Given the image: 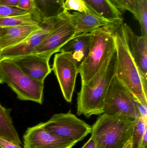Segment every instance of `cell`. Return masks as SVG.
<instances>
[{
	"label": "cell",
	"instance_id": "obj_18",
	"mask_svg": "<svg viewBox=\"0 0 147 148\" xmlns=\"http://www.w3.org/2000/svg\"><path fill=\"white\" fill-rule=\"evenodd\" d=\"M11 112V109L6 108L0 103V138L21 146L22 143L13 124Z\"/></svg>",
	"mask_w": 147,
	"mask_h": 148
},
{
	"label": "cell",
	"instance_id": "obj_11",
	"mask_svg": "<svg viewBox=\"0 0 147 148\" xmlns=\"http://www.w3.org/2000/svg\"><path fill=\"white\" fill-rule=\"evenodd\" d=\"M120 27L129 50L139 69L143 88L147 91V38L136 35L127 23L121 21Z\"/></svg>",
	"mask_w": 147,
	"mask_h": 148
},
{
	"label": "cell",
	"instance_id": "obj_6",
	"mask_svg": "<svg viewBox=\"0 0 147 148\" xmlns=\"http://www.w3.org/2000/svg\"><path fill=\"white\" fill-rule=\"evenodd\" d=\"M44 129L48 133L60 138L72 140L77 143L91 134V127L71 113L54 115L45 123Z\"/></svg>",
	"mask_w": 147,
	"mask_h": 148
},
{
	"label": "cell",
	"instance_id": "obj_12",
	"mask_svg": "<svg viewBox=\"0 0 147 148\" xmlns=\"http://www.w3.org/2000/svg\"><path fill=\"white\" fill-rule=\"evenodd\" d=\"M23 142L24 148H72L77 143L48 133L43 123L28 128L23 135Z\"/></svg>",
	"mask_w": 147,
	"mask_h": 148
},
{
	"label": "cell",
	"instance_id": "obj_8",
	"mask_svg": "<svg viewBox=\"0 0 147 148\" xmlns=\"http://www.w3.org/2000/svg\"><path fill=\"white\" fill-rule=\"evenodd\" d=\"M71 13L64 10L53 29L34 50L35 54L50 59L53 54L75 36Z\"/></svg>",
	"mask_w": 147,
	"mask_h": 148
},
{
	"label": "cell",
	"instance_id": "obj_27",
	"mask_svg": "<svg viewBox=\"0 0 147 148\" xmlns=\"http://www.w3.org/2000/svg\"><path fill=\"white\" fill-rule=\"evenodd\" d=\"M137 110L141 117L147 121V106H144L136 101Z\"/></svg>",
	"mask_w": 147,
	"mask_h": 148
},
{
	"label": "cell",
	"instance_id": "obj_26",
	"mask_svg": "<svg viewBox=\"0 0 147 148\" xmlns=\"http://www.w3.org/2000/svg\"><path fill=\"white\" fill-rule=\"evenodd\" d=\"M16 8L42 17L36 10L33 0H20Z\"/></svg>",
	"mask_w": 147,
	"mask_h": 148
},
{
	"label": "cell",
	"instance_id": "obj_24",
	"mask_svg": "<svg viewBox=\"0 0 147 148\" xmlns=\"http://www.w3.org/2000/svg\"><path fill=\"white\" fill-rule=\"evenodd\" d=\"M63 9L64 11L74 10L81 13L96 14L87 7L83 0H65Z\"/></svg>",
	"mask_w": 147,
	"mask_h": 148
},
{
	"label": "cell",
	"instance_id": "obj_17",
	"mask_svg": "<svg viewBox=\"0 0 147 148\" xmlns=\"http://www.w3.org/2000/svg\"><path fill=\"white\" fill-rule=\"evenodd\" d=\"M86 6L94 13L111 23L123 20L121 12L108 0H83Z\"/></svg>",
	"mask_w": 147,
	"mask_h": 148
},
{
	"label": "cell",
	"instance_id": "obj_21",
	"mask_svg": "<svg viewBox=\"0 0 147 148\" xmlns=\"http://www.w3.org/2000/svg\"><path fill=\"white\" fill-rule=\"evenodd\" d=\"M147 131V121L140 116L135 118L132 136V148H140L142 140Z\"/></svg>",
	"mask_w": 147,
	"mask_h": 148
},
{
	"label": "cell",
	"instance_id": "obj_32",
	"mask_svg": "<svg viewBox=\"0 0 147 148\" xmlns=\"http://www.w3.org/2000/svg\"><path fill=\"white\" fill-rule=\"evenodd\" d=\"M132 139L130 140L126 144V146H125L123 148H132Z\"/></svg>",
	"mask_w": 147,
	"mask_h": 148
},
{
	"label": "cell",
	"instance_id": "obj_2",
	"mask_svg": "<svg viewBox=\"0 0 147 148\" xmlns=\"http://www.w3.org/2000/svg\"><path fill=\"white\" fill-rule=\"evenodd\" d=\"M115 23L90 32L89 53L78 66L81 84H85L90 81L115 53L116 48L114 33Z\"/></svg>",
	"mask_w": 147,
	"mask_h": 148
},
{
	"label": "cell",
	"instance_id": "obj_20",
	"mask_svg": "<svg viewBox=\"0 0 147 148\" xmlns=\"http://www.w3.org/2000/svg\"><path fill=\"white\" fill-rule=\"evenodd\" d=\"M37 11L44 20L59 15L64 11L60 0H33Z\"/></svg>",
	"mask_w": 147,
	"mask_h": 148
},
{
	"label": "cell",
	"instance_id": "obj_9",
	"mask_svg": "<svg viewBox=\"0 0 147 148\" xmlns=\"http://www.w3.org/2000/svg\"><path fill=\"white\" fill-rule=\"evenodd\" d=\"M79 64L69 53L55 54L52 69L59 84L65 100L71 102L78 74Z\"/></svg>",
	"mask_w": 147,
	"mask_h": 148
},
{
	"label": "cell",
	"instance_id": "obj_33",
	"mask_svg": "<svg viewBox=\"0 0 147 148\" xmlns=\"http://www.w3.org/2000/svg\"><path fill=\"white\" fill-rule=\"evenodd\" d=\"M3 29H4V28L0 27V36L1 34L2 33L3 31ZM2 59L1 58V56H0V61Z\"/></svg>",
	"mask_w": 147,
	"mask_h": 148
},
{
	"label": "cell",
	"instance_id": "obj_29",
	"mask_svg": "<svg viewBox=\"0 0 147 148\" xmlns=\"http://www.w3.org/2000/svg\"><path fill=\"white\" fill-rule=\"evenodd\" d=\"M20 0H0V5L16 8Z\"/></svg>",
	"mask_w": 147,
	"mask_h": 148
},
{
	"label": "cell",
	"instance_id": "obj_25",
	"mask_svg": "<svg viewBox=\"0 0 147 148\" xmlns=\"http://www.w3.org/2000/svg\"><path fill=\"white\" fill-rule=\"evenodd\" d=\"M28 13V12L16 8L0 5V18L21 15Z\"/></svg>",
	"mask_w": 147,
	"mask_h": 148
},
{
	"label": "cell",
	"instance_id": "obj_10",
	"mask_svg": "<svg viewBox=\"0 0 147 148\" xmlns=\"http://www.w3.org/2000/svg\"><path fill=\"white\" fill-rule=\"evenodd\" d=\"M61 14L56 17L44 20L39 27L23 41L16 46L0 51V56L2 60L12 59L33 53L35 49L53 29Z\"/></svg>",
	"mask_w": 147,
	"mask_h": 148
},
{
	"label": "cell",
	"instance_id": "obj_23",
	"mask_svg": "<svg viewBox=\"0 0 147 148\" xmlns=\"http://www.w3.org/2000/svg\"><path fill=\"white\" fill-rule=\"evenodd\" d=\"M120 12L129 11L138 20L136 0H108Z\"/></svg>",
	"mask_w": 147,
	"mask_h": 148
},
{
	"label": "cell",
	"instance_id": "obj_3",
	"mask_svg": "<svg viewBox=\"0 0 147 148\" xmlns=\"http://www.w3.org/2000/svg\"><path fill=\"white\" fill-rule=\"evenodd\" d=\"M121 21L114 26L117 55L115 76L129 90L136 101L147 106V93L143 88L139 69L129 50L120 27Z\"/></svg>",
	"mask_w": 147,
	"mask_h": 148
},
{
	"label": "cell",
	"instance_id": "obj_36",
	"mask_svg": "<svg viewBox=\"0 0 147 148\" xmlns=\"http://www.w3.org/2000/svg\"><path fill=\"white\" fill-rule=\"evenodd\" d=\"M0 147H1V148H8L6 147H4V146H0Z\"/></svg>",
	"mask_w": 147,
	"mask_h": 148
},
{
	"label": "cell",
	"instance_id": "obj_13",
	"mask_svg": "<svg viewBox=\"0 0 147 148\" xmlns=\"http://www.w3.org/2000/svg\"><path fill=\"white\" fill-rule=\"evenodd\" d=\"M12 60L26 75L36 81L44 82L52 71L50 59L35 54L16 57Z\"/></svg>",
	"mask_w": 147,
	"mask_h": 148
},
{
	"label": "cell",
	"instance_id": "obj_15",
	"mask_svg": "<svg viewBox=\"0 0 147 148\" xmlns=\"http://www.w3.org/2000/svg\"><path fill=\"white\" fill-rule=\"evenodd\" d=\"M39 26H16L4 28L0 36V51L20 43Z\"/></svg>",
	"mask_w": 147,
	"mask_h": 148
},
{
	"label": "cell",
	"instance_id": "obj_22",
	"mask_svg": "<svg viewBox=\"0 0 147 148\" xmlns=\"http://www.w3.org/2000/svg\"><path fill=\"white\" fill-rule=\"evenodd\" d=\"M138 20L142 36L147 38V0H136Z\"/></svg>",
	"mask_w": 147,
	"mask_h": 148
},
{
	"label": "cell",
	"instance_id": "obj_31",
	"mask_svg": "<svg viewBox=\"0 0 147 148\" xmlns=\"http://www.w3.org/2000/svg\"><path fill=\"white\" fill-rule=\"evenodd\" d=\"M147 131L145 133L144 136L142 140L140 148H147Z\"/></svg>",
	"mask_w": 147,
	"mask_h": 148
},
{
	"label": "cell",
	"instance_id": "obj_35",
	"mask_svg": "<svg viewBox=\"0 0 147 148\" xmlns=\"http://www.w3.org/2000/svg\"><path fill=\"white\" fill-rule=\"evenodd\" d=\"M60 1H61V3H62V4H64V1L65 0H60Z\"/></svg>",
	"mask_w": 147,
	"mask_h": 148
},
{
	"label": "cell",
	"instance_id": "obj_16",
	"mask_svg": "<svg viewBox=\"0 0 147 148\" xmlns=\"http://www.w3.org/2000/svg\"><path fill=\"white\" fill-rule=\"evenodd\" d=\"M90 38V32L76 36L64 44L59 52L71 54L79 66L89 53Z\"/></svg>",
	"mask_w": 147,
	"mask_h": 148
},
{
	"label": "cell",
	"instance_id": "obj_34",
	"mask_svg": "<svg viewBox=\"0 0 147 148\" xmlns=\"http://www.w3.org/2000/svg\"><path fill=\"white\" fill-rule=\"evenodd\" d=\"M3 83H4V82H3V79L0 73V84Z\"/></svg>",
	"mask_w": 147,
	"mask_h": 148
},
{
	"label": "cell",
	"instance_id": "obj_30",
	"mask_svg": "<svg viewBox=\"0 0 147 148\" xmlns=\"http://www.w3.org/2000/svg\"><path fill=\"white\" fill-rule=\"evenodd\" d=\"M81 148H97V147L96 144L95 140L92 136H91L90 138L88 140V141Z\"/></svg>",
	"mask_w": 147,
	"mask_h": 148
},
{
	"label": "cell",
	"instance_id": "obj_28",
	"mask_svg": "<svg viewBox=\"0 0 147 148\" xmlns=\"http://www.w3.org/2000/svg\"><path fill=\"white\" fill-rule=\"evenodd\" d=\"M3 146L8 148H22L21 146L16 145L6 139L0 138V146Z\"/></svg>",
	"mask_w": 147,
	"mask_h": 148
},
{
	"label": "cell",
	"instance_id": "obj_14",
	"mask_svg": "<svg viewBox=\"0 0 147 148\" xmlns=\"http://www.w3.org/2000/svg\"><path fill=\"white\" fill-rule=\"evenodd\" d=\"M71 17L75 28V36L89 33L98 28L113 23L94 13L74 11L71 13Z\"/></svg>",
	"mask_w": 147,
	"mask_h": 148
},
{
	"label": "cell",
	"instance_id": "obj_19",
	"mask_svg": "<svg viewBox=\"0 0 147 148\" xmlns=\"http://www.w3.org/2000/svg\"><path fill=\"white\" fill-rule=\"evenodd\" d=\"M44 19L39 16L28 13L21 15L0 18V27L16 26H39Z\"/></svg>",
	"mask_w": 147,
	"mask_h": 148
},
{
	"label": "cell",
	"instance_id": "obj_1",
	"mask_svg": "<svg viewBox=\"0 0 147 148\" xmlns=\"http://www.w3.org/2000/svg\"><path fill=\"white\" fill-rule=\"evenodd\" d=\"M116 60L115 52L90 81L81 84L77 98V115H83L89 118L91 116L104 114L105 98L115 76Z\"/></svg>",
	"mask_w": 147,
	"mask_h": 148
},
{
	"label": "cell",
	"instance_id": "obj_4",
	"mask_svg": "<svg viewBox=\"0 0 147 148\" xmlns=\"http://www.w3.org/2000/svg\"><path fill=\"white\" fill-rule=\"evenodd\" d=\"M135 118L103 114L91 127L97 148H123L132 139Z\"/></svg>",
	"mask_w": 147,
	"mask_h": 148
},
{
	"label": "cell",
	"instance_id": "obj_5",
	"mask_svg": "<svg viewBox=\"0 0 147 148\" xmlns=\"http://www.w3.org/2000/svg\"><path fill=\"white\" fill-rule=\"evenodd\" d=\"M0 73L4 83L16 94L18 99L42 104L44 83L26 75L10 59H3L0 61Z\"/></svg>",
	"mask_w": 147,
	"mask_h": 148
},
{
	"label": "cell",
	"instance_id": "obj_7",
	"mask_svg": "<svg viewBox=\"0 0 147 148\" xmlns=\"http://www.w3.org/2000/svg\"><path fill=\"white\" fill-rule=\"evenodd\" d=\"M104 114L131 118L140 116L136 100L115 76L105 98Z\"/></svg>",
	"mask_w": 147,
	"mask_h": 148
}]
</instances>
